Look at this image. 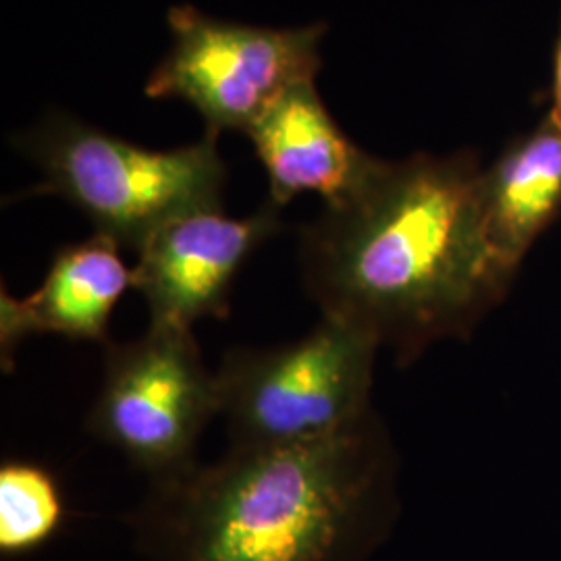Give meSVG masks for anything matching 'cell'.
Instances as JSON below:
<instances>
[{
  "mask_svg": "<svg viewBox=\"0 0 561 561\" xmlns=\"http://www.w3.org/2000/svg\"><path fill=\"white\" fill-rule=\"evenodd\" d=\"M482 171L470 150L381 161L354 198L304 225L301 280L322 317L360 329L400 366L468 340L514 283L486 236Z\"/></svg>",
  "mask_w": 561,
  "mask_h": 561,
  "instance_id": "obj_1",
  "label": "cell"
},
{
  "mask_svg": "<svg viewBox=\"0 0 561 561\" xmlns=\"http://www.w3.org/2000/svg\"><path fill=\"white\" fill-rule=\"evenodd\" d=\"M377 412L322 442L229 447L150 481L129 516L148 561H370L400 514Z\"/></svg>",
  "mask_w": 561,
  "mask_h": 561,
  "instance_id": "obj_2",
  "label": "cell"
},
{
  "mask_svg": "<svg viewBox=\"0 0 561 561\" xmlns=\"http://www.w3.org/2000/svg\"><path fill=\"white\" fill-rule=\"evenodd\" d=\"M217 140L206 131L194 144L152 150L53 113L13 144L44 173L27 196H59L92 222L94 233L138 252L167 222L222 208L227 164Z\"/></svg>",
  "mask_w": 561,
  "mask_h": 561,
  "instance_id": "obj_3",
  "label": "cell"
},
{
  "mask_svg": "<svg viewBox=\"0 0 561 561\" xmlns=\"http://www.w3.org/2000/svg\"><path fill=\"white\" fill-rule=\"evenodd\" d=\"M379 350L360 329L329 317L300 340L227 350L215 382L231 447L322 442L360 426L375 414Z\"/></svg>",
  "mask_w": 561,
  "mask_h": 561,
  "instance_id": "obj_4",
  "label": "cell"
},
{
  "mask_svg": "<svg viewBox=\"0 0 561 561\" xmlns=\"http://www.w3.org/2000/svg\"><path fill=\"white\" fill-rule=\"evenodd\" d=\"M104 347L90 435L148 481L192 466L204 428L219 416L215 373L204 366L194 331L148 324L138 340Z\"/></svg>",
  "mask_w": 561,
  "mask_h": 561,
  "instance_id": "obj_5",
  "label": "cell"
},
{
  "mask_svg": "<svg viewBox=\"0 0 561 561\" xmlns=\"http://www.w3.org/2000/svg\"><path fill=\"white\" fill-rule=\"evenodd\" d=\"M173 44L146 81L148 99L194 106L206 131H241L301 81L321 71L324 23L261 27L217 20L192 4L167 15Z\"/></svg>",
  "mask_w": 561,
  "mask_h": 561,
  "instance_id": "obj_6",
  "label": "cell"
},
{
  "mask_svg": "<svg viewBox=\"0 0 561 561\" xmlns=\"http://www.w3.org/2000/svg\"><path fill=\"white\" fill-rule=\"evenodd\" d=\"M279 231L280 208L268 201L243 219L213 208L167 222L141 245L134 266L150 324L194 331L202 319L225 321L243 264Z\"/></svg>",
  "mask_w": 561,
  "mask_h": 561,
  "instance_id": "obj_7",
  "label": "cell"
},
{
  "mask_svg": "<svg viewBox=\"0 0 561 561\" xmlns=\"http://www.w3.org/2000/svg\"><path fill=\"white\" fill-rule=\"evenodd\" d=\"M243 136L264 167L266 201L277 208L301 194L321 196L329 208L340 206L360 192L382 161L347 138L314 80L280 94Z\"/></svg>",
  "mask_w": 561,
  "mask_h": 561,
  "instance_id": "obj_8",
  "label": "cell"
},
{
  "mask_svg": "<svg viewBox=\"0 0 561 561\" xmlns=\"http://www.w3.org/2000/svg\"><path fill=\"white\" fill-rule=\"evenodd\" d=\"M115 240L94 233L57 250L41 287L15 298L0 289V358L13 370L21 343L36 335L108 345L113 310L134 287V268Z\"/></svg>",
  "mask_w": 561,
  "mask_h": 561,
  "instance_id": "obj_9",
  "label": "cell"
},
{
  "mask_svg": "<svg viewBox=\"0 0 561 561\" xmlns=\"http://www.w3.org/2000/svg\"><path fill=\"white\" fill-rule=\"evenodd\" d=\"M482 213L497 261L516 279L530 248L561 217V131L547 115L484 167Z\"/></svg>",
  "mask_w": 561,
  "mask_h": 561,
  "instance_id": "obj_10",
  "label": "cell"
},
{
  "mask_svg": "<svg viewBox=\"0 0 561 561\" xmlns=\"http://www.w3.org/2000/svg\"><path fill=\"white\" fill-rule=\"evenodd\" d=\"M67 520L57 477L41 463L2 461L0 466V556L18 560L41 551Z\"/></svg>",
  "mask_w": 561,
  "mask_h": 561,
  "instance_id": "obj_11",
  "label": "cell"
},
{
  "mask_svg": "<svg viewBox=\"0 0 561 561\" xmlns=\"http://www.w3.org/2000/svg\"><path fill=\"white\" fill-rule=\"evenodd\" d=\"M547 117L553 121V125L561 131V23L558 44L553 53V78H551V106L547 111Z\"/></svg>",
  "mask_w": 561,
  "mask_h": 561,
  "instance_id": "obj_12",
  "label": "cell"
}]
</instances>
